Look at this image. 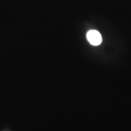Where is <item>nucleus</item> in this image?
Returning a JSON list of instances; mask_svg holds the SVG:
<instances>
[{"label":"nucleus","instance_id":"nucleus-1","mask_svg":"<svg viewBox=\"0 0 131 131\" xmlns=\"http://www.w3.org/2000/svg\"><path fill=\"white\" fill-rule=\"evenodd\" d=\"M87 38L88 42L94 46L99 45L102 42V37L101 34L96 30L89 31L87 34Z\"/></svg>","mask_w":131,"mask_h":131}]
</instances>
